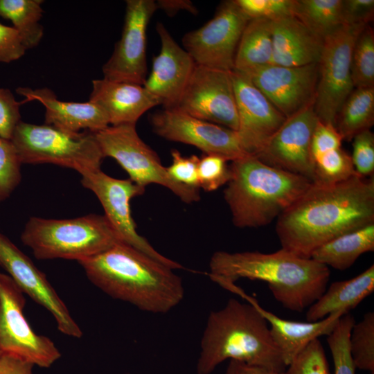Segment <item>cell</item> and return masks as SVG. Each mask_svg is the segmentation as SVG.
Segmentation results:
<instances>
[{
	"label": "cell",
	"instance_id": "5",
	"mask_svg": "<svg viewBox=\"0 0 374 374\" xmlns=\"http://www.w3.org/2000/svg\"><path fill=\"white\" fill-rule=\"evenodd\" d=\"M224 190L234 226H263L277 219L312 185L308 178L245 155L231 161Z\"/></svg>",
	"mask_w": 374,
	"mask_h": 374
},
{
	"label": "cell",
	"instance_id": "46",
	"mask_svg": "<svg viewBox=\"0 0 374 374\" xmlns=\"http://www.w3.org/2000/svg\"><path fill=\"white\" fill-rule=\"evenodd\" d=\"M224 374H284V372H276L264 366L230 359Z\"/></svg>",
	"mask_w": 374,
	"mask_h": 374
},
{
	"label": "cell",
	"instance_id": "23",
	"mask_svg": "<svg viewBox=\"0 0 374 374\" xmlns=\"http://www.w3.org/2000/svg\"><path fill=\"white\" fill-rule=\"evenodd\" d=\"M17 93L24 96L26 100H36L45 107V124L69 133L84 132H96L109 126L105 112L96 104L65 102L57 98L48 88L33 89L19 87Z\"/></svg>",
	"mask_w": 374,
	"mask_h": 374
},
{
	"label": "cell",
	"instance_id": "44",
	"mask_svg": "<svg viewBox=\"0 0 374 374\" xmlns=\"http://www.w3.org/2000/svg\"><path fill=\"white\" fill-rule=\"evenodd\" d=\"M26 48L15 28L0 23V62L8 63L21 57Z\"/></svg>",
	"mask_w": 374,
	"mask_h": 374
},
{
	"label": "cell",
	"instance_id": "14",
	"mask_svg": "<svg viewBox=\"0 0 374 374\" xmlns=\"http://www.w3.org/2000/svg\"><path fill=\"white\" fill-rule=\"evenodd\" d=\"M121 39L102 68L105 79L143 85L147 78L146 30L157 9L153 0H127Z\"/></svg>",
	"mask_w": 374,
	"mask_h": 374
},
{
	"label": "cell",
	"instance_id": "6",
	"mask_svg": "<svg viewBox=\"0 0 374 374\" xmlns=\"http://www.w3.org/2000/svg\"><path fill=\"white\" fill-rule=\"evenodd\" d=\"M21 240L38 260L78 262L122 242L106 217L98 214L61 220L31 217L21 234Z\"/></svg>",
	"mask_w": 374,
	"mask_h": 374
},
{
	"label": "cell",
	"instance_id": "2",
	"mask_svg": "<svg viewBox=\"0 0 374 374\" xmlns=\"http://www.w3.org/2000/svg\"><path fill=\"white\" fill-rule=\"evenodd\" d=\"M78 263L104 293L142 311L166 313L184 297L182 279L174 269L123 242Z\"/></svg>",
	"mask_w": 374,
	"mask_h": 374
},
{
	"label": "cell",
	"instance_id": "7",
	"mask_svg": "<svg viewBox=\"0 0 374 374\" xmlns=\"http://www.w3.org/2000/svg\"><path fill=\"white\" fill-rule=\"evenodd\" d=\"M10 141L21 164L51 163L81 175L100 169L105 158L91 132L73 134L46 124L21 121Z\"/></svg>",
	"mask_w": 374,
	"mask_h": 374
},
{
	"label": "cell",
	"instance_id": "4",
	"mask_svg": "<svg viewBox=\"0 0 374 374\" xmlns=\"http://www.w3.org/2000/svg\"><path fill=\"white\" fill-rule=\"evenodd\" d=\"M227 359L280 373L287 368L267 321L251 303L235 299L210 312L201 339L197 374H211Z\"/></svg>",
	"mask_w": 374,
	"mask_h": 374
},
{
	"label": "cell",
	"instance_id": "30",
	"mask_svg": "<svg viewBox=\"0 0 374 374\" xmlns=\"http://www.w3.org/2000/svg\"><path fill=\"white\" fill-rule=\"evenodd\" d=\"M342 0H295L294 17L323 39L342 26Z\"/></svg>",
	"mask_w": 374,
	"mask_h": 374
},
{
	"label": "cell",
	"instance_id": "34",
	"mask_svg": "<svg viewBox=\"0 0 374 374\" xmlns=\"http://www.w3.org/2000/svg\"><path fill=\"white\" fill-rule=\"evenodd\" d=\"M355 323L354 317L347 313L339 319L326 341L334 364L335 374H355L349 347V338L353 326Z\"/></svg>",
	"mask_w": 374,
	"mask_h": 374
},
{
	"label": "cell",
	"instance_id": "15",
	"mask_svg": "<svg viewBox=\"0 0 374 374\" xmlns=\"http://www.w3.org/2000/svg\"><path fill=\"white\" fill-rule=\"evenodd\" d=\"M150 121L158 136L195 146L204 154L220 155L231 161L247 155L240 147L236 132L195 118L177 108L157 112Z\"/></svg>",
	"mask_w": 374,
	"mask_h": 374
},
{
	"label": "cell",
	"instance_id": "1",
	"mask_svg": "<svg viewBox=\"0 0 374 374\" xmlns=\"http://www.w3.org/2000/svg\"><path fill=\"white\" fill-rule=\"evenodd\" d=\"M374 224V179L354 176L329 185L312 183L277 218L281 248L310 258L321 245Z\"/></svg>",
	"mask_w": 374,
	"mask_h": 374
},
{
	"label": "cell",
	"instance_id": "26",
	"mask_svg": "<svg viewBox=\"0 0 374 374\" xmlns=\"http://www.w3.org/2000/svg\"><path fill=\"white\" fill-rule=\"evenodd\" d=\"M272 56V20L250 19L239 41L233 71L247 74L271 64Z\"/></svg>",
	"mask_w": 374,
	"mask_h": 374
},
{
	"label": "cell",
	"instance_id": "11",
	"mask_svg": "<svg viewBox=\"0 0 374 374\" xmlns=\"http://www.w3.org/2000/svg\"><path fill=\"white\" fill-rule=\"evenodd\" d=\"M81 177L82 185L96 195L104 209V215L123 242L174 270L184 268L180 263L157 251L136 231V224L132 217L130 201L141 195L145 192V188L130 179L112 177L100 169L82 173Z\"/></svg>",
	"mask_w": 374,
	"mask_h": 374
},
{
	"label": "cell",
	"instance_id": "12",
	"mask_svg": "<svg viewBox=\"0 0 374 374\" xmlns=\"http://www.w3.org/2000/svg\"><path fill=\"white\" fill-rule=\"evenodd\" d=\"M249 20L235 0L226 1L211 20L184 35V48L197 65L232 71L239 41Z\"/></svg>",
	"mask_w": 374,
	"mask_h": 374
},
{
	"label": "cell",
	"instance_id": "39",
	"mask_svg": "<svg viewBox=\"0 0 374 374\" xmlns=\"http://www.w3.org/2000/svg\"><path fill=\"white\" fill-rule=\"evenodd\" d=\"M353 164L356 172L362 177L371 176L374 172V134L364 130L353 139Z\"/></svg>",
	"mask_w": 374,
	"mask_h": 374
},
{
	"label": "cell",
	"instance_id": "48",
	"mask_svg": "<svg viewBox=\"0 0 374 374\" xmlns=\"http://www.w3.org/2000/svg\"><path fill=\"white\" fill-rule=\"evenodd\" d=\"M2 353V352L0 350V355Z\"/></svg>",
	"mask_w": 374,
	"mask_h": 374
},
{
	"label": "cell",
	"instance_id": "22",
	"mask_svg": "<svg viewBox=\"0 0 374 374\" xmlns=\"http://www.w3.org/2000/svg\"><path fill=\"white\" fill-rule=\"evenodd\" d=\"M89 101L105 112L109 125L113 126L136 125L144 113L161 105L143 85L105 78L92 81Z\"/></svg>",
	"mask_w": 374,
	"mask_h": 374
},
{
	"label": "cell",
	"instance_id": "18",
	"mask_svg": "<svg viewBox=\"0 0 374 374\" xmlns=\"http://www.w3.org/2000/svg\"><path fill=\"white\" fill-rule=\"evenodd\" d=\"M238 117L236 134L243 152L257 156L286 118L244 74L232 71Z\"/></svg>",
	"mask_w": 374,
	"mask_h": 374
},
{
	"label": "cell",
	"instance_id": "42",
	"mask_svg": "<svg viewBox=\"0 0 374 374\" xmlns=\"http://www.w3.org/2000/svg\"><path fill=\"white\" fill-rule=\"evenodd\" d=\"M343 139L335 126L318 121L311 141L312 159L341 147Z\"/></svg>",
	"mask_w": 374,
	"mask_h": 374
},
{
	"label": "cell",
	"instance_id": "29",
	"mask_svg": "<svg viewBox=\"0 0 374 374\" xmlns=\"http://www.w3.org/2000/svg\"><path fill=\"white\" fill-rule=\"evenodd\" d=\"M42 0H0V17L11 21L26 50L36 47L44 35L39 23Z\"/></svg>",
	"mask_w": 374,
	"mask_h": 374
},
{
	"label": "cell",
	"instance_id": "8",
	"mask_svg": "<svg viewBox=\"0 0 374 374\" xmlns=\"http://www.w3.org/2000/svg\"><path fill=\"white\" fill-rule=\"evenodd\" d=\"M93 134L104 157L116 160L137 185L145 188L152 184L161 185L186 204L199 200V189L181 184L170 177L157 154L139 136L136 125H109Z\"/></svg>",
	"mask_w": 374,
	"mask_h": 374
},
{
	"label": "cell",
	"instance_id": "25",
	"mask_svg": "<svg viewBox=\"0 0 374 374\" xmlns=\"http://www.w3.org/2000/svg\"><path fill=\"white\" fill-rule=\"evenodd\" d=\"M373 291L374 265H372L355 277L332 283L321 297L308 308L306 320L317 321L339 311L349 313Z\"/></svg>",
	"mask_w": 374,
	"mask_h": 374
},
{
	"label": "cell",
	"instance_id": "47",
	"mask_svg": "<svg viewBox=\"0 0 374 374\" xmlns=\"http://www.w3.org/2000/svg\"><path fill=\"white\" fill-rule=\"evenodd\" d=\"M156 3L157 9L164 10L169 15H172L179 10H186L193 14L197 12L193 3L188 0H159Z\"/></svg>",
	"mask_w": 374,
	"mask_h": 374
},
{
	"label": "cell",
	"instance_id": "24",
	"mask_svg": "<svg viewBox=\"0 0 374 374\" xmlns=\"http://www.w3.org/2000/svg\"><path fill=\"white\" fill-rule=\"evenodd\" d=\"M271 64L301 66L318 63L323 39L293 16L272 20Z\"/></svg>",
	"mask_w": 374,
	"mask_h": 374
},
{
	"label": "cell",
	"instance_id": "43",
	"mask_svg": "<svg viewBox=\"0 0 374 374\" xmlns=\"http://www.w3.org/2000/svg\"><path fill=\"white\" fill-rule=\"evenodd\" d=\"M373 0H342V25L366 26L373 19Z\"/></svg>",
	"mask_w": 374,
	"mask_h": 374
},
{
	"label": "cell",
	"instance_id": "37",
	"mask_svg": "<svg viewBox=\"0 0 374 374\" xmlns=\"http://www.w3.org/2000/svg\"><path fill=\"white\" fill-rule=\"evenodd\" d=\"M284 374H330L320 340L316 339L310 341L287 366Z\"/></svg>",
	"mask_w": 374,
	"mask_h": 374
},
{
	"label": "cell",
	"instance_id": "40",
	"mask_svg": "<svg viewBox=\"0 0 374 374\" xmlns=\"http://www.w3.org/2000/svg\"><path fill=\"white\" fill-rule=\"evenodd\" d=\"M172 163L167 167L170 177L177 182L184 186L198 188V163L196 155L183 156L178 150L171 151Z\"/></svg>",
	"mask_w": 374,
	"mask_h": 374
},
{
	"label": "cell",
	"instance_id": "28",
	"mask_svg": "<svg viewBox=\"0 0 374 374\" xmlns=\"http://www.w3.org/2000/svg\"><path fill=\"white\" fill-rule=\"evenodd\" d=\"M374 123V87L355 88L344 101L335 121L343 140L351 141L370 130Z\"/></svg>",
	"mask_w": 374,
	"mask_h": 374
},
{
	"label": "cell",
	"instance_id": "45",
	"mask_svg": "<svg viewBox=\"0 0 374 374\" xmlns=\"http://www.w3.org/2000/svg\"><path fill=\"white\" fill-rule=\"evenodd\" d=\"M33 365L8 353L0 355V374H33Z\"/></svg>",
	"mask_w": 374,
	"mask_h": 374
},
{
	"label": "cell",
	"instance_id": "13",
	"mask_svg": "<svg viewBox=\"0 0 374 374\" xmlns=\"http://www.w3.org/2000/svg\"><path fill=\"white\" fill-rule=\"evenodd\" d=\"M175 108L236 132L238 117L231 71L196 64Z\"/></svg>",
	"mask_w": 374,
	"mask_h": 374
},
{
	"label": "cell",
	"instance_id": "9",
	"mask_svg": "<svg viewBox=\"0 0 374 374\" xmlns=\"http://www.w3.org/2000/svg\"><path fill=\"white\" fill-rule=\"evenodd\" d=\"M366 26L342 25L323 40L314 109L324 123L335 126L339 111L355 89L350 72L352 51Z\"/></svg>",
	"mask_w": 374,
	"mask_h": 374
},
{
	"label": "cell",
	"instance_id": "19",
	"mask_svg": "<svg viewBox=\"0 0 374 374\" xmlns=\"http://www.w3.org/2000/svg\"><path fill=\"white\" fill-rule=\"evenodd\" d=\"M318 73V63H314L301 66L269 64L244 75L287 118L314 103Z\"/></svg>",
	"mask_w": 374,
	"mask_h": 374
},
{
	"label": "cell",
	"instance_id": "10",
	"mask_svg": "<svg viewBox=\"0 0 374 374\" xmlns=\"http://www.w3.org/2000/svg\"><path fill=\"white\" fill-rule=\"evenodd\" d=\"M24 293L12 278L0 271V350L42 368L61 357L54 342L37 335L25 318Z\"/></svg>",
	"mask_w": 374,
	"mask_h": 374
},
{
	"label": "cell",
	"instance_id": "35",
	"mask_svg": "<svg viewBox=\"0 0 374 374\" xmlns=\"http://www.w3.org/2000/svg\"><path fill=\"white\" fill-rule=\"evenodd\" d=\"M228 161L224 157L213 154H203L199 157L197 172L199 188L206 192H212L226 184L231 177Z\"/></svg>",
	"mask_w": 374,
	"mask_h": 374
},
{
	"label": "cell",
	"instance_id": "20",
	"mask_svg": "<svg viewBox=\"0 0 374 374\" xmlns=\"http://www.w3.org/2000/svg\"><path fill=\"white\" fill-rule=\"evenodd\" d=\"M159 53L152 59L151 72L143 87L157 97L164 109L175 108L194 71L195 62L173 39L165 26L157 25Z\"/></svg>",
	"mask_w": 374,
	"mask_h": 374
},
{
	"label": "cell",
	"instance_id": "21",
	"mask_svg": "<svg viewBox=\"0 0 374 374\" xmlns=\"http://www.w3.org/2000/svg\"><path fill=\"white\" fill-rule=\"evenodd\" d=\"M223 287L239 294L251 303L267 321L272 339L286 366L310 341L330 335L341 317L346 314L339 311L314 322L286 320L262 308L255 298L247 295L234 283H226Z\"/></svg>",
	"mask_w": 374,
	"mask_h": 374
},
{
	"label": "cell",
	"instance_id": "16",
	"mask_svg": "<svg viewBox=\"0 0 374 374\" xmlns=\"http://www.w3.org/2000/svg\"><path fill=\"white\" fill-rule=\"evenodd\" d=\"M0 266L23 293L54 317L62 334L80 338L82 332L64 301L40 271L8 237L0 233Z\"/></svg>",
	"mask_w": 374,
	"mask_h": 374
},
{
	"label": "cell",
	"instance_id": "33",
	"mask_svg": "<svg viewBox=\"0 0 374 374\" xmlns=\"http://www.w3.org/2000/svg\"><path fill=\"white\" fill-rule=\"evenodd\" d=\"M350 355L356 368L374 374V313H366L355 323L349 338Z\"/></svg>",
	"mask_w": 374,
	"mask_h": 374
},
{
	"label": "cell",
	"instance_id": "3",
	"mask_svg": "<svg viewBox=\"0 0 374 374\" xmlns=\"http://www.w3.org/2000/svg\"><path fill=\"white\" fill-rule=\"evenodd\" d=\"M209 270L210 278L217 284L234 283L239 278L264 281L278 302L297 312L321 297L330 275L328 267L282 248L269 253L215 251L211 257Z\"/></svg>",
	"mask_w": 374,
	"mask_h": 374
},
{
	"label": "cell",
	"instance_id": "32",
	"mask_svg": "<svg viewBox=\"0 0 374 374\" xmlns=\"http://www.w3.org/2000/svg\"><path fill=\"white\" fill-rule=\"evenodd\" d=\"M350 72L354 88L374 87V33L368 25L355 42Z\"/></svg>",
	"mask_w": 374,
	"mask_h": 374
},
{
	"label": "cell",
	"instance_id": "17",
	"mask_svg": "<svg viewBox=\"0 0 374 374\" xmlns=\"http://www.w3.org/2000/svg\"><path fill=\"white\" fill-rule=\"evenodd\" d=\"M319 118L310 105L286 118L255 157L270 166L303 176L312 182V134Z\"/></svg>",
	"mask_w": 374,
	"mask_h": 374
},
{
	"label": "cell",
	"instance_id": "36",
	"mask_svg": "<svg viewBox=\"0 0 374 374\" xmlns=\"http://www.w3.org/2000/svg\"><path fill=\"white\" fill-rule=\"evenodd\" d=\"M21 166L11 141L0 137V203L8 198L19 184Z\"/></svg>",
	"mask_w": 374,
	"mask_h": 374
},
{
	"label": "cell",
	"instance_id": "27",
	"mask_svg": "<svg viewBox=\"0 0 374 374\" xmlns=\"http://www.w3.org/2000/svg\"><path fill=\"white\" fill-rule=\"evenodd\" d=\"M374 251V224L344 233L316 249L310 258L327 267L345 270L363 253Z\"/></svg>",
	"mask_w": 374,
	"mask_h": 374
},
{
	"label": "cell",
	"instance_id": "31",
	"mask_svg": "<svg viewBox=\"0 0 374 374\" xmlns=\"http://www.w3.org/2000/svg\"><path fill=\"white\" fill-rule=\"evenodd\" d=\"M312 163L314 184H333L359 175L355 170L351 156L341 147L317 157Z\"/></svg>",
	"mask_w": 374,
	"mask_h": 374
},
{
	"label": "cell",
	"instance_id": "41",
	"mask_svg": "<svg viewBox=\"0 0 374 374\" xmlns=\"http://www.w3.org/2000/svg\"><path fill=\"white\" fill-rule=\"evenodd\" d=\"M20 103L9 89L0 88V137L10 140L21 121Z\"/></svg>",
	"mask_w": 374,
	"mask_h": 374
},
{
	"label": "cell",
	"instance_id": "38",
	"mask_svg": "<svg viewBox=\"0 0 374 374\" xmlns=\"http://www.w3.org/2000/svg\"><path fill=\"white\" fill-rule=\"evenodd\" d=\"M249 19L275 20L294 17L295 0H235Z\"/></svg>",
	"mask_w": 374,
	"mask_h": 374
}]
</instances>
